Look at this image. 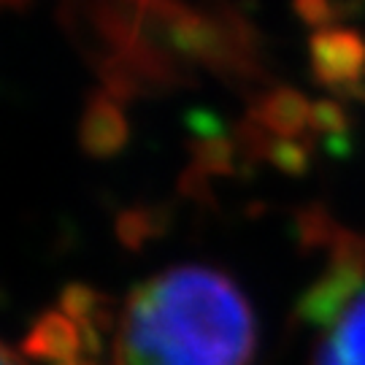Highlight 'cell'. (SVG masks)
I'll use <instances>...</instances> for the list:
<instances>
[{"mask_svg":"<svg viewBox=\"0 0 365 365\" xmlns=\"http://www.w3.org/2000/svg\"><path fill=\"white\" fill-rule=\"evenodd\" d=\"M255 346V314L233 279L182 265L128 295L114 365H249Z\"/></svg>","mask_w":365,"mask_h":365,"instance_id":"obj_1","label":"cell"},{"mask_svg":"<svg viewBox=\"0 0 365 365\" xmlns=\"http://www.w3.org/2000/svg\"><path fill=\"white\" fill-rule=\"evenodd\" d=\"M314 81L341 95L365 84V38L352 27H330L309 38Z\"/></svg>","mask_w":365,"mask_h":365,"instance_id":"obj_2","label":"cell"},{"mask_svg":"<svg viewBox=\"0 0 365 365\" xmlns=\"http://www.w3.org/2000/svg\"><path fill=\"white\" fill-rule=\"evenodd\" d=\"M365 274H357L352 268L333 265L327 268L312 287L306 289L295 303V322L312 327V330H325L330 333L352 309V300L363 292Z\"/></svg>","mask_w":365,"mask_h":365,"instance_id":"obj_3","label":"cell"},{"mask_svg":"<svg viewBox=\"0 0 365 365\" xmlns=\"http://www.w3.org/2000/svg\"><path fill=\"white\" fill-rule=\"evenodd\" d=\"M130 141V125L122 114L117 98L106 90H92L78 122V144L87 157L108 160L119 155Z\"/></svg>","mask_w":365,"mask_h":365,"instance_id":"obj_4","label":"cell"},{"mask_svg":"<svg viewBox=\"0 0 365 365\" xmlns=\"http://www.w3.org/2000/svg\"><path fill=\"white\" fill-rule=\"evenodd\" d=\"M187 152L192 157V168L206 176H235V141L225 133L220 117L206 108L187 114Z\"/></svg>","mask_w":365,"mask_h":365,"instance_id":"obj_5","label":"cell"},{"mask_svg":"<svg viewBox=\"0 0 365 365\" xmlns=\"http://www.w3.org/2000/svg\"><path fill=\"white\" fill-rule=\"evenodd\" d=\"M19 349L30 360L46 365H76L78 354L84 352L81 330L63 312H43L30 325Z\"/></svg>","mask_w":365,"mask_h":365,"instance_id":"obj_6","label":"cell"},{"mask_svg":"<svg viewBox=\"0 0 365 365\" xmlns=\"http://www.w3.org/2000/svg\"><path fill=\"white\" fill-rule=\"evenodd\" d=\"M249 117L257 119L265 130L279 138H298L312 125V106L303 98V92L276 87L271 92H260L252 101Z\"/></svg>","mask_w":365,"mask_h":365,"instance_id":"obj_7","label":"cell"},{"mask_svg":"<svg viewBox=\"0 0 365 365\" xmlns=\"http://www.w3.org/2000/svg\"><path fill=\"white\" fill-rule=\"evenodd\" d=\"M312 365H365V295L354 300L346 317L319 339Z\"/></svg>","mask_w":365,"mask_h":365,"instance_id":"obj_8","label":"cell"},{"mask_svg":"<svg viewBox=\"0 0 365 365\" xmlns=\"http://www.w3.org/2000/svg\"><path fill=\"white\" fill-rule=\"evenodd\" d=\"M168 206H133V209L122 211L117 217V225H114L119 244L125 249H130V252H141L149 241L168 233Z\"/></svg>","mask_w":365,"mask_h":365,"instance_id":"obj_9","label":"cell"},{"mask_svg":"<svg viewBox=\"0 0 365 365\" xmlns=\"http://www.w3.org/2000/svg\"><path fill=\"white\" fill-rule=\"evenodd\" d=\"M339 230L341 225L333 220V214L322 203H312L295 214V235H298V244L303 252H314V249L322 247L330 249Z\"/></svg>","mask_w":365,"mask_h":365,"instance_id":"obj_10","label":"cell"},{"mask_svg":"<svg viewBox=\"0 0 365 365\" xmlns=\"http://www.w3.org/2000/svg\"><path fill=\"white\" fill-rule=\"evenodd\" d=\"M352 128V117L349 111L339 103V101H317L312 103V125L309 130L327 138V149L333 155H344L346 152V135Z\"/></svg>","mask_w":365,"mask_h":365,"instance_id":"obj_11","label":"cell"},{"mask_svg":"<svg viewBox=\"0 0 365 365\" xmlns=\"http://www.w3.org/2000/svg\"><path fill=\"white\" fill-rule=\"evenodd\" d=\"M292 11L298 14L303 25L314 27V33L336 27L349 14L357 11L349 0H292Z\"/></svg>","mask_w":365,"mask_h":365,"instance_id":"obj_12","label":"cell"},{"mask_svg":"<svg viewBox=\"0 0 365 365\" xmlns=\"http://www.w3.org/2000/svg\"><path fill=\"white\" fill-rule=\"evenodd\" d=\"M265 163H271L276 170L287 173L292 179H300L312 165V146L298 141V138L274 135L268 144V152H265Z\"/></svg>","mask_w":365,"mask_h":365,"instance_id":"obj_13","label":"cell"},{"mask_svg":"<svg viewBox=\"0 0 365 365\" xmlns=\"http://www.w3.org/2000/svg\"><path fill=\"white\" fill-rule=\"evenodd\" d=\"M179 190H182L187 197L200 200V203H211V200H214V197H211V190H209V176H206V173H200L197 168H192V165L182 173Z\"/></svg>","mask_w":365,"mask_h":365,"instance_id":"obj_14","label":"cell"},{"mask_svg":"<svg viewBox=\"0 0 365 365\" xmlns=\"http://www.w3.org/2000/svg\"><path fill=\"white\" fill-rule=\"evenodd\" d=\"M3 365H27L25 354L14 352L11 346H3Z\"/></svg>","mask_w":365,"mask_h":365,"instance_id":"obj_15","label":"cell"},{"mask_svg":"<svg viewBox=\"0 0 365 365\" xmlns=\"http://www.w3.org/2000/svg\"><path fill=\"white\" fill-rule=\"evenodd\" d=\"M3 3H6L9 9H27L33 0H3Z\"/></svg>","mask_w":365,"mask_h":365,"instance_id":"obj_16","label":"cell"},{"mask_svg":"<svg viewBox=\"0 0 365 365\" xmlns=\"http://www.w3.org/2000/svg\"><path fill=\"white\" fill-rule=\"evenodd\" d=\"M76 365H87V363H76Z\"/></svg>","mask_w":365,"mask_h":365,"instance_id":"obj_17","label":"cell"}]
</instances>
